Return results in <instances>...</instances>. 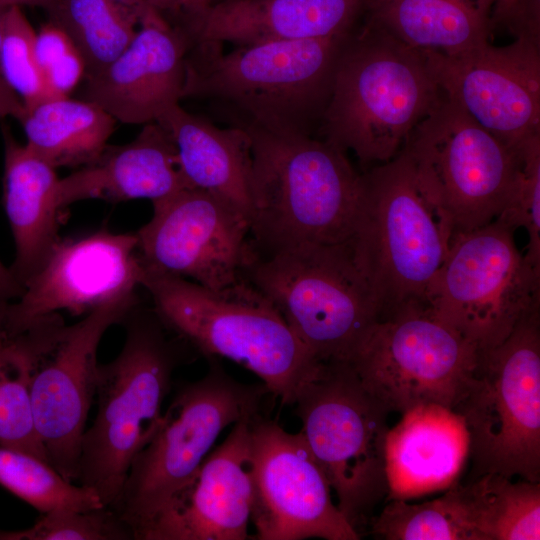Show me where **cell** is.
I'll list each match as a JSON object with an SVG mask.
<instances>
[{"instance_id":"6da1fadb","label":"cell","mask_w":540,"mask_h":540,"mask_svg":"<svg viewBox=\"0 0 540 540\" xmlns=\"http://www.w3.org/2000/svg\"><path fill=\"white\" fill-rule=\"evenodd\" d=\"M237 124L250 137V239L256 254L349 241L361 174L346 152L313 135Z\"/></svg>"},{"instance_id":"7a4b0ae2","label":"cell","mask_w":540,"mask_h":540,"mask_svg":"<svg viewBox=\"0 0 540 540\" xmlns=\"http://www.w3.org/2000/svg\"><path fill=\"white\" fill-rule=\"evenodd\" d=\"M140 285L172 334L207 358H226L248 369L283 405H294L302 388L325 366L245 279L212 290L143 268Z\"/></svg>"},{"instance_id":"3957f363","label":"cell","mask_w":540,"mask_h":540,"mask_svg":"<svg viewBox=\"0 0 540 540\" xmlns=\"http://www.w3.org/2000/svg\"><path fill=\"white\" fill-rule=\"evenodd\" d=\"M350 34L237 46L227 53L222 45L189 44L182 99L219 100L244 116L239 121L312 135L321 125Z\"/></svg>"},{"instance_id":"277c9868","label":"cell","mask_w":540,"mask_h":540,"mask_svg":"<svg viewBox=\"0 0 540 540\" xmlns=\"http://www.w3.org/2000/svg\"><path fill=\"white\" fill-rule=\"evenodd\" d=\"M442 97L424 52L365 19L342 49L319 131L363 164L385 163Z\"/></svg>"},{"instance_id":"5b68a950","label":"cell","mask_w":540,"mask_h":540,"mask_svg":"<svg viewBox=\"0 0 540 540\" xmlns=\"http://www.w3.org/2000/svg\"><path fill=\"white\" fill-rule=\"evenodd\" d=\"M121 324L126 337L120 353L98 364L97 412L82 437L77 479L107 507L118 498L134 457L160 425L173 373L188 347L176 335H167L153 309L139 304Z\"/></svg>"},{"instance_id":"8992f818","label":"cell","mask_w":540,"mask_h":540,"mask_svg":"<svg viewBox=\"0 0 540 540\" xmlns=\"http://www.w3.org/2000/svg\"><path fill=\"white\" fill-rule=\"evenodd\" d=\"M453 235L450 218L420 185L402 150L361 174L349 243L378 300L380 318L426 305Z\"/></svg>"},{"instance_id":"52a82bcc","label":"cell","mask_w":540,"mask_h":540,"mask_svg":"<svg viewBox=\"0 0 540 540\" xmlns=\"http://www.w3.org/2000/svg\"><path fill=\"white\" fill-rule=\"evenodd\" d=\"M243 277L323 364L348 363L381 316L349 241L256 255Z\"/></svg>"},{"instance_id":"ba28073f","label":"cell","mask_w":540,"mask_h":540,"mask_svg":"<svg viewBox=\"0 0 540 540\" xmlns=\"http://www.w3.org/2000/svg\"><path fill=\"white\" fill-rule=\"evenodd\" d=\"M207 373L178 385L149 442L136 454L112 508L132 529L134 540L196 473L222 431L261 413L270 393L245 384L208 358Z\"/></svg>"},{"instance_id":"9c48e42d","label":"cell","mask_w":540,"mask_h":540,"mask_svg":"<svg viewBox=\"0 0 540 540\" xmlns=\"http://www.w3.org/2000/svg\"><path fill=\"white\" fill-rule=\"evenodd\" d=\"M301 433L326 474L337 506L360 534L388 496L389 410L348 363H328L294 403ZM361 535V534H360Z\"/></svg>"},{"instance_id":"30bf717a","label":"cell","mask_w":540,"mask_h":540,"mask_svg":"<svg viewBox=\"0 0 540 540\" xmlns=\"http://www.w3.org/2000/svg\"><path fill=\"white\" fill-rule=\"evenodd\" d=\"M138 304L133 292L98 306L73 325L66 326L54 313L16 334L28 356L36 432L49 463L70 482L78 479L81 441L96 395L100 340Z\"/></svg>"},{"instance_id":"8fae6325","label":"cell","mask_w":540,"mask_h":540,"mask_svg":"<svg viewBox=\"0 0 540 540\" xmlns=\"http://www.w3.org/2000/svg\"><path fill=\"white\" fill-rule=\"evenodd\" d=\"M479 476L540 482V311L499 345L479 351L470 387L455 408Z\"/></svg>"},{"instance_id":"7c38bea8","label":"cell","mask_w":540,"mask_h":540,"mask_svg":"<svg viewBox=\"0 0 540 540\" xmlns=\"http://www.w3.org/2000/svg\"><path fill=\"white\" fill-rule=\"evenodd\" d=\"M513 232L495 219L455 233L427 292L430 311L479 351L540 311V269L518 250Z\"/></svg>"},{"instance_id":"4fadbf2b","label":"cell","mask_w":540,"mask_h":540,"mask_svg":"<svg viewBox=\"0 0 540 540\" xmlns=\"http://www.w3.org/2000/svg\"><path fill=\"white\" fill-rule=\"evenodd\" d=\"M401 150L426 193L450 218L454 234L482 227L513 200L522 156L444 95Z\"/></svg>"},{"instance_id":"5bb4252c","label":"cell","mask_w":540,"mask_h":540,"mask_svg":"<svg viewBox=\"0 0 540 540\" xmlns=\"http://www.w3.org/2000/svg\"><path fill=\"white\" fill-rule=\"evenodd\" d=\"M479 350L426 305L380 318L348 364L389 412L436 403L455 410L466 395Z\"/></svg>"},{"instance_id":"9a60e30c","label":"cell","mask_w":540,"mask_h":540,"mask_svg":"<svg viewBox=\"0 0 540 540\" xmlns=\"http://www.w3.org/2000/svg\"><path fill=\"white\" fill-rule=\"evenodd\" d=\"M248 459L255 539H360L301 432L258 414L250 423Z\"/></svg>"},{"instance_id":"2e32d148","label":"cell","mask_w":540,"mask_h":540,"mask_svg":"<svg viewBox=\"0 0 540 540\" xmlns=\"http://www.w3.org/2000/svg\"><path fill=\"white\" fill-rule=\"evenodd\" d=\"M152 204V218L136 232L144 269L188 277L212 290L244 279L256 257L246 215L190 187Z\"/></svg>"},{"instance_id":"e0dca14e","label":"cell","mask_w":540,"mask_h":540,"mask_svg":"<svg viewBox=\"0 0 540 540\" xmlns=\"http://www.w3.org/2000/svg\"><path fill=\"white\" fill-rule=\"evenodd\" d=\"M443 95L519 151L540 137V44L515 39L448 56L422 50Z\"/></svg>"},{"instance_id":"ac0fdd59","label":"cell","mask_w":540,"mask_h":540,"mask_svg":"<svg viewBox=\"0 0 540 540\" xmlns=\"http://www.w3.org/2000/svg\"><path fill=\"white\" fill-rule=\"evenodd\" d=\"M137 242L136 233L105 230L59 240L46 262L25 283L17 302H0V329L13 335L58 311L89 313L136 292L143 274Z\"/></svg>"},{"instance_id":"d6986e66","label":"cell","mask_w":540,"mask_h":540,"mask_svg":"<svg viewBox=\"0 0 540 540\" xmlns=\"http://www.w3.org/2000/svg\"><path fill=\"white\" fill-rule=\"evenodd\" d=\"M128 47L98 73L84 77L82 99L103 108L117 122H155L182 100L189 41L147 1Z\"/></svg>"},{"instance_id":"ffe728a7","label":"cell","mask_w":540,"mask_h":540,"mask_svg":"<svg viewBox=\"0 0 540 540\" xmlns=\"http://www.w3.org/2000/svg\"><path fill=\"white\" fill-rule=\"evenodd\" d=\"M254 418V417H253ZM236 422L193 477L135 536V540H245L252 486L250 423Z\"/></svg>"},{"instance_id":"44dd1931","label":"cell","mask_w":540,"mask_h":540,"mask_svg":"<svg viewBox=\"0 0 540 540\" xmlns=\"http://www.w3.org/2000/svg\"><path fill=\"white\" fill-rule=\"evenodd\" d=\"M367 0H221L190 16L189 44L324 39L350 34Z\"/></svg>"},{"instance_id":"7402d4cb","label":"cell","mask_w":540,"mask_h":540,"mask_svg":"<svg viewBox=\"0 0 540 540\" xmlns=\"http://www.w3.org/2000/svg\"><path fill=\"white\" fill-rule=\"evenodd\" d=\"M468 456L469 434L458 412L436 403L406 410L386 435L385 501L448 489L456 483Z\"/></svg>"},{"instance_id":"603a6c76","label":"cell","mask_w":540,"mask_h":540,"mask_svg":"<svg viewBox=\"0 0 540 540\" xmlns=\"http://www.w3.org/2000/svg\"><path fill=\"white\" fill-rule=\"evenodd\" d=\"M186 187L171 136L150 122L131 142L107 145L95 161L58 179L55 201L59 210L85 199L153 203Z\"/></svg>"},{"instance_id":"cb8c5ba5","label":"cell","mask_w":540,"mask_h":540,"mask_svg":"<svg viewBox=\"0 0 540 540\" xmlns=\"http://www.w3.org/2000/svg\"><path fill=\"white\" fill-rule=\"evenodd\" d=\"M155 122L171 136L188 187L228 202L250 220V137L236 124L220 128L173 105Z\"/></svg>"},{"instance_id":"d4e9b609","label":"cell","mask_w":540,"mask_h":540,"mask_svg":"<svg viewBox=\"0 0 540 540\" xmlns=\"http://www.w3.org/2000/svg\"><path fill=\"white\" fill-rule=\"evenodd\" d=\"M4 143V203L16 256L10 268L23 286L42 267L60 240L55 168L1 126Z\"/></svg>"},{"instance_id":"484cf974","label":"cell","mask_w":540,"mask_h":540,"mask_svg":"<svg viewBox=\"0 0 540 540\" xmlns=\"http://www.w3.org/2000/svg\"><path fill=\"white\" fill-rule=\"evenodd\" d=\"M496 0H367L365 19L403 44L455 56L490 43Z\"/></svg>"},{"instance_id":"4316f807","label":"cell","mask_w":540,"mask_h":540,"mask_svg":"<svg viewBox=\"0 0 540 540\" xmlns=\"http://www.w3.org/2000/svg\"><path fill=\"white\" fill-rule=\"evenodd\" d=\"M116 120L94 102L56 97L27 110L20 121L26 146L57 167H82L108 145Z\"/></svg>"},{"instance_id":"83f0119b","label":"cell","mask_w":540,"mask_h":540,"mask_svg":"<svg viewBox=\"0 0 540 540\" xmlns=\"http://www.w3.org/2000/svg\"><path fill=\"white\" fill-rule=\"evenodd\" d=\"M45 8L50 22L69 36L82 56L85 76L100 72L115 60L137 32L140 8L112 0H51Z\"/></svg>"},{"instance_id":"f1b7e54d","label":"cell","mask_w":540,"mask_h":540,"mask_svg":"<svg viewBox=\"0 0 540 540\" xmlns=\"http://www.w3.org/2000/svg\"><path fill=\"white\" fill-rule=\"evenodd\" d=\"M370 520L371 532L388 540H479L469 485L454 484L440 497L419 504L385 501Z\"/></svg>"},{"instance_id":"f546056e","label":"cell","mask_w":540,"mask_h":540,"mask_svg":"<svg viewBox=\"0 0 540 540\" xmlns=\"http://www.w3.org/2000/svg\"><path fill=\"white\" fill-rule=\"evenodd\" d=\"M469 487L479 540L540 539V482L487 473Z\"/></svg>"},{"instance_id":"4dcf8cb0","label":"cell","mask_w":540,"mask_h":540,"mask_svg":"<svg viewBox=\"0 0 540 540\" xmlns=\"http://www.w3.org/2000/svg\"><path fill=\"white\" fill-rule=\"evenodd\" d=\"M0 485L41 514L103 507L97 493L66 480L49 462L0 446Z\"/></svg>"},{"instance_id":"1f68e13d","label":"cell","mask_w":540,"mask_h":540,"mask_svg":"<svg viewBox=\"0 0 540 540\" xmlns=\"http://www.w3.org/2000/svg\"><path fill=\"white\" fill-rule=\"evenodd\" d=\"M0 446L49 462L35 429L27 353L15 335L0 329Z\"/></svg>"},{"instance_id":"d6a6232c","label":"cell","mask_w":540,"mask_h":540,"mask_svg":"<svg viewBox=\"0 0 540 540\" xmlns=\"http://www.w3.org/2000/svg\"><path fill=\"white\" fill-rule=\"evenodd\" d=\"M36 32L19 6L4 11L1 39L3 74L23 101L26 111L56 98L39 66L35 51Z\"/></svg>"},{"instance_id":"836d02e7","label":"cell","mask_w":540,"mask_h":540,"mask_svg":"<svg viewBox=\"0 0 540 540\" xmlns=\"http://www.w3.org/2000/svg\"><path fill=\"white\" fill-rule=\"evenodd\" d=\"M26 531L27 540H134L132 529L107 506L43 513Z\"/></svg>"},{"instance_id":"e575fe53","label":"cell","mask_w":540,"mask_h":540,"mask_svg":"<svg viewBox=\"0 0 540 540\" xmlns=\"http://www.w3.org/2000/svg\"><path fill=\"white\" fill-rule=\"evenodd\" d=\"M522 176L517 192L497 220L512 230L522 227L528 234V261L540 269V137L519 150Z\"/></svg>"},{"instance_id":"d590c367","label":"cell","mask_w":540,"mask_h":540,"mask_svg":"<svg viewBox=\"0 0 540 540\" xmlns=\"http://www.w3.org/2000/svg\"><path fill=\"white\" fill-rule=\"evenodd\" d=\"M493 28L501 25L515 39L540 44V0H514L507 6L492 10Z\"/></svg>"},{"instance_id":"8d00e7d4","label":"cell","mask_w":540,"mask_h":540,"mask_svg":"<svg viewBox=\"0 0 540 540\" xmlns=\"http://www.w3.org/2000/svg\"><path fill=\"white\" fill-rule=\"evenodd\" d=\"M74 49L69 36L50 21L36 32L35 51L43 74Z\"/></svg>"},{"instance_id":"74e56055","label":"cell","mask_w":540,"mask_h":540,"mask_svg":"<svg viewBox=\"0 0 540 540\" xmlns=\"http://www.w3.org/2000/svg\"><path fill=\"white\" fill-rule=\"evenodd\" d=\"M7 7H0V50L2 39V22L4 11ZM26 108L18 94L8 84L1 66L0 55V119L12 117L19 122L23 119Z\"/></svg>"},{"instance_id":"f35d334b","label":"cell","mask_w":540,"mask_h":540,"mask_svg":"<svg viewBox=\"0 0 540 540\" xmlns=\"http://www.w3.org/2000/svg\"><path fill=\"white\" fill-rule=\"evenodd\" d=\"M147 2L159 10H184L190 16L201 13L212 4V0H147Z\"/></svg>"},{"instance_id":"ab89813d","label":"cell","mask_w":540,"mask_h":540,"mask_svg":"<svg viewBox=\"0 0 540 540\" xmlns=\"http://www.w3.org/2000/svg\"><path fill=\"white\" fill-rule=\"evenodd\" d=\"M23 286L15 279L10 268L0 261V302L17 299L23 293Z\"/></svg>"},{"instance_id":"60d3db41","label":"cell","mask_w":540,"mask_h":540,"mask_svg":"<svg viewBox=\"0 0 540 540\" xmlns=\"http://www.w3.org/2000/svg\"><path fill=\"white\" fill-rule=\"evenodd\" d=\"M51 0H0V7H11L21 5H41L46 6Z\"/></svg>"},{"instance_id":"b9f144b4","label":"cell","mask_w":540,"mask_h":540,"mask_svg":"<svg viewBox=\"0 0 540 540\" xmlns=\"http://www.w3.org/2000/svg\"><path fill=\"white\" fill-rule=\"evenodd\" d=\"M0 540H27V531L26 529L20 531L0 529Z\"/></svg>"},{"instance_id":"7bdbcfd3","label":"cell","mask_w":540,"mask_h":540,"mask_svg":"<svg viewBox=\"0 0 540 540\" xmlns=\"http://www.w3.org/2000/svg\"><path fill=\"white\" fill-rule=\"evenodd\" d=\"M118 4H121L123 6L132 8V9H139L143 3L146 2V0H112Z\"/></svg>"},{"instance_id":"ee69618b","label":"cell","mask_w":540,"mask_h":540,"mask_svg":"<svg viewBox=\"0 0 540 540\" xmlns=\"http://www.w3.org/2000/svg\"><path fill=\"white\" fill-rule=\"evenodd\" d=\"M512 1H514V0H496L492 10L501 9V8L507 6L508 4H510Z\"/></svg>"},{"instance_id":"f6af8a7d","label":"cell","mask_w":540,"mask_h":540,"mask_svg":"<svg viewBox=\"0 0 540 540\" xmlns=\"http://www.w3.org/2000/svg\"><path fill=\"white\" fill-rule=\"evenodd\" d=\"M147 1V0H146Z\"/></svg>"}]
</instances>
